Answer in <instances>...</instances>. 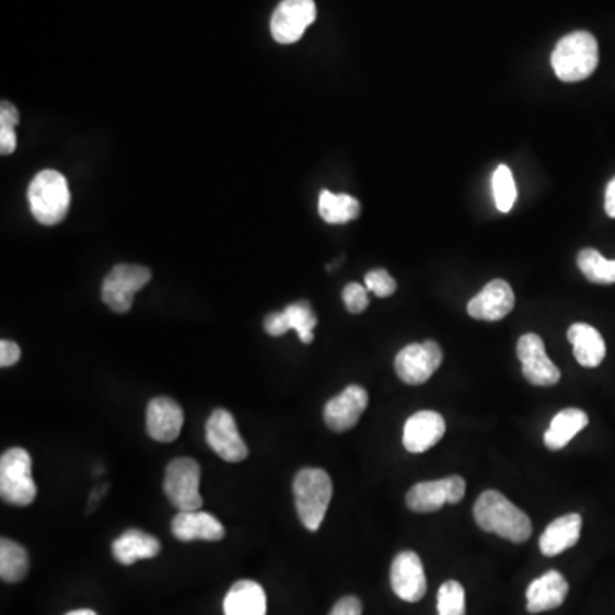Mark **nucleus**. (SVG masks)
Listing matches in <instances>:
<instances>
[{"label": "nucleus", "instance_id": "0eeeda50", "mask_svg": "<svg viewBox=\"0 0 615 615\" xmlns=\"http://www.w3.org/2000/svg\"><path fill=\"white\" fill-rule=\"evenodd\" d=\"M164 492L178 511L202 508L200 496V465L194 459H176L170 462L164 475Z\"/></svg>", "mask_w": 615, "mask_h": 615}, {"label": "nucleus", "instance_id": "cd10ccee", "mask_svg": "<svg viewBox=\"0 0 615 615\" xmlns=\"http://www.w3.org/2000/svg\"><path fill=\"white\" fill-rule=\"evenodd\" d=\"M286 318H288L289 328L300 335L301 343H313V328L316 327L315 313L308 301H298V303L289 304L285 310Z\"/></svg>", "mask_w": 615, "mask_h": 615}, {"label": "nucleus", "instance_id": "ddd939ff", "mask_svg": "<svg viewBox=\"0 0 615 615\" xmlns=\"http://www.w3.org/2000/svg\"><path fill=\"white\" fill-rule=\"evenodd\" d=\"M390 583L398 599L409 602V604L419 602L428 590L421 557L413 550H404L398 554L390 569Z\"/></svg>", "mask_w": 615, "mask_h": 615}, {"label": "nucleus", "instance_id": "dca6fc26", "mask_svg": "<svg viewBox=\"0 0 615 615\" xmlns=\"http://www.w3.org/2000/svg\"><path fill=\"white\" fill-rule=\"evenodd\" d=\"M146 428L149 437L160 443H172L184 428V410L170 397L152 398L148 405Z\"/></svg>", "mask_w": 615, "mask_h": 615}, {"label": "nucleus", "instance_id": "9b49d317", "mask_svg": "<svg viewBox=\"0 0 615 615\" xmlns=\"http://www.w3.org/2000/svg\"><path fill=\"white\" fill-rule=\"evenodd\" d=\"M207 443L212 452L218 453L224 462L240 464L248 456V446L237 432L233 414L227 409H216L206 425Z\"/></svg>", "mask_w": 615, "mask_h": 615}, {"label": "nucleus", "instance_id": "7c9ffc66", "mask_svg": "<svg viewBox=\"0 0 615 615\" xmlns=\"http://www.w3.org/2000/svg\"><path fill=\"white\" fill-rule=\"evenodd\" d=\"M364 285H367L368 291L373 292L379 298L392 297L397 291V282H395L394 277L383 269L368 272L364 277Z\"/></svg>", "mask_w": 615, "mask_h": 615}, {"label": "nucleus", "instance_id": "2f4dec72", "mask_svg": "<svg viewBox=\"0 0 615 615\" xmlns=\"http://www.w3.org/2000/svg\"><path fill=\"white\" fill-rule=\"evenodd\" d=\"M343 298L347 312L352 313V315L364 312L368 304H370L367 286L358 285V282L347 285L346 288H344Z\"/></svg>", "mask_w": 615, "mask_h": 615}, {"label": "nucleus", "instance_id": "4468645a", "mask_svg": "<svg viewBox=\"0 0 615 615\" xmlns=\"http://www.w3.org/2000/svg\"><path fill=\"white\" fill-rule=\"evenodd\" d=\"M367 407V390L359 385H349L343 394L327 402L324 409V419L332 431H349L358 425Z\"/></svg>", "mask_w": 615, "mask_h": 615}, {"label": "nucleus", "instance_id": "b1692460", "mask_svg": "<svg viewBox=\"0 0 615 615\" xmlns=\"http://www.w3.org/2000/svg\"><path fill=\"white\" fill-rule=\"evenodd\" d=\"M589 426V416L580 409H565L554 417L550 428L545 431L544 443L547 449L557 452Z\"/></svg>", "mask_w": 615, "mask_h": 615}, {"label": "nucleus", "instance_id": "e433bc0d", "mask_svg": "<svg viewBox=\"0 0 615 615\" xmlns=\"http://www.w3.org/2000/svg\"><path fill=\"white\" fill-rule=\"evenodd\" d=\"M20 124V114L14 105L11 103L2 102V108H0V125H11V127H16Z\"/></svg>", "mask_w": 615, "mask_h": 615}, {"label": "nucleus", "instance_id": "2eb2a0df", "mask_svg": "<svg viewBox=\"0 0 615 615\" xmlns=\"http://www.w3.org/2000/svg\"><path fill=\"white\" fill-rule=\"evenodd\" d=\"M514 308V292L507 281L496 279L484 286L477 297L468 301L467 312L472 318L498 322L510 315Z\"/></svg>", "mask_w": 615, "mask_h": 615}, {"label": "nucleus", "instance_id": "412c9836", "mask_svg": "<svg viewBox=\"0 0 615 615\" xmlns=\"http://www.w3.org/2000/svg\"><path fill=\"white\" fill-rule=\"evenodd\" d=\"M114 557L120 565L132 566L142 559L160 556L161 544L156 537L146 534L142 530H127L112 545Z\"/></svg>", "mask_w": 615, "mask_h": 615}, {"label": "nucleus", "instance_id": "20e7f679", "mask_svg": "<svg viewBox=\"0 0 615 615\" xmlns=\"http://www.w3.org/2000/svg\"><path fill=\"white\" fill-rule=\"evenodd\" d=\"M30 209L33 218L45 227H54L63 221L71 206V192L66 176L54 170H45L33 178L30 190Z\"/></svg>", "mask_w": 615, "mask_h": 615}, {"label": "nucleus", "instance_id": "aec40b11", "mask_svg": "<svg viewBox=\"0 0 615 615\" xmlns=\"http://www.w3.org/2000/svg\"><path fill=\"white\" fill-rule=\"evenodd\" d=\"M222 611L224 615H267V595L257 581H237L224 596Z\"/></svg>", "mask_w": 615, "mask_h": 615}, {"label": "nucleus", "instance_id": "f3484780", "mask_svg": "<svg viewBox=\"0 0 615 615\" xmlns=\"http://www.w3.org/2000/svg\"><path fill=\"white\" fill-rule=\"evenodd\" d=\"M446 431L441 414L421 410L407 419L404 426V446L410 453H425L440 443Z\"/></svg>", "mask_w": 615, "mask_h": 615}, {"label": "nucleus", "instance_id": "f03ea898", "mask_svg": "<svg viewBox=\"0 0 615 615\" xmlns=\"http://www.w3.org/2000/svg\"><path fill=\"white\" fill-rule=\"evenodd\" d=\"M554 72L562 82L590 78L599 66V44L589 32H575L559 39L550 57Z\"/></svg>", "mask_w": 615, "mask_h": 615}, {"label": "nucleus", "instance_id": "6e6552de", "mask_svg": "<svg viewBox=\"0 0 615 615\" xmlns=\"http://www.w3.org/2000/svg\"><path fill=\"white\" fill-rule=\"evenodd\" d=\"M443 361V351L434 340L405 346L395 358L398 379L407 385H422L428 382Z\"/></svg>", "mask_w": 615, "mask_h": 615}, {"label": "nucleus", "instance_id": "5701e85b", "mask_svg": "<svg viewBox=\"0 0 615 615\" xmlns=\"http://www.w3.org/2000/svg\"><path fill=\"white\" fill-rule=\"evenodd\" d=\"M581 534V517L577 513L565 514L554 520L542 534L541 550L544 556L554 557L577 545Z\"/></svg>", "mask_w": 615, "mask_h": 615}, {"label": "nucleus", "instance_id": "c756f323", "mask_svg": "<svg viewBox=\"0 0 615 615\" xmlns=\"http://www.w3.org/2000/svg\"><path fill=\"white\" fill-rule=\"evenodd\" d=\"M438 615H465V590L459 581H446L438 592Z\"/></svg>", "mask_w": 615, "mask_h": 615}, {"label": "nucleus", "instance_id": "39448f33", "mask_svg": "<svg viewBox=\"0 0 615 615\" xmlns=\"http://www.w3.org/2000/svg\"><path fill=\"white\" fill-rule=\"evenodd\" d=\"M32 456L24 449H11L0 459V496L12 507H30L36 499Z\"/></svg>", "mask_w": 615, "mask_h": 615}, {"label": "nucleus", "instance_id": "bb28decb", "mask_svg": "<svg viewBox=\"0 0 615 615\" xmlns=\"http://www.w3.org/2000/svg\"><path fill=\"white\" fill-rule=\"evenodd\" d=\"M578 267L593 285H615V260H607L596 250H581Z\"/></svg>", "mask_w": 615, "mask_h": 615}, {"label": "nucleus", "instance_id": "c9c22d12", "mask_svg": "<svg viewBox=\"0 0 615 615\" xmlns=\"http://www.w3.org/2000/svg\"><path fill=\"white\" fill-rule=\"evenodd\" d=\"M16 127H11V125H0V152L2 154H12L18 146L16 132H14Z\"/></svg>", "mask_w": 615, "mask_h": 615}, {"label": "nucleus", "instance_id": "1a4fd4ad", "mask_svg": "<svg viewBox=\"0 0 615 615\" xmlns=\"http://www.w3.org/2000/svg\"><path fill=\"white\" fill-rule=\"evenodd\" d=\"M465 489L467 484L464 477L452 475L446 479L416 484L405 496V502L416 513H432L441 510L444 504H456L462 501Z\"/></svg>", "mask_w": 615, "mask_h": 615}, {"label": "nucleus", "instance_id": "7ed1b4c3", "mask_svg": "<svg viewBox=\"0 0 615 615\" xmlns=\"http://www.w3.org/2000/svg\"><path fill=\"white\" fill-rule=\"evenodd\" d=\"M292 492L301 523L310 532H316L324 523L334 492L330 475L322 468H301L292 483Z\"/></svg>", "mask_w": 615, "mask_h": 615}, {"label": "nucleus", "instance_id": "f704fd0d", "mask_svg": "<svg viewBox=\"0 0 615 615\" xmlns=\"http://www.w3.org/2000/svg\"><path fill=\"white\" fill-rule=\"evenodd\" d=\"M362 604L356 596H344L332 608L328 615H361Z\"/></svg>", "mask_w": 615, "mask_h": 615}, {"label": "nucleus", "instance_id": "473e14b6", "mask_svg": "<svg viewBox=\"0 0 615 615\" xmlns=\"http://www.w3.org/2000/svg\"><path fill=\"white\" fill-rule=\"evenodd\" d=\"M265 332L267 334L272 335V337H281L285 335L286 332L291 330L289 328L288 318H286V313H270L265 318Z\"/></svg>", "mask_w": 615, "mask_h": 615}, {"label": "nucleus", "instance_id": "4c0bfd02", "mask_svg": "<svg viewBox=\"0 0 615 615\" xmlns=\"http://www.w3.org/2000/svg\"><path fill=\"white\" fill-rule=\"evenodd\" d=\"M605 212H607L608 218H615V176L605 190Z\"/></svg>", "mask_w": 615, "mask_h": 615}, {"label": "nucleus", "instance_id": "393cba45", "mask_svg": "<svg viewBox=\"0 0 615 615\" xmlns=\"http://www.w3.org/2000/svg\"><path fill=\"white\" fill-rule=\"evenodd\" d=\"M318 212L328 224H346V222L355 221L361 214V204L352 195L322 190Z\"/></svg>", "mask_w": 615, "mask_h": 615}, {"label": "nucleus", "instance_id": "f257e3e1", "mask_svg": "<svg viewBox=\"0 0 615 615\" xmlns=\"http://www.w3.org/2000/svg\"><path fill=\"white\" fill-rule=\"evenodd\" d=\"M475 523L489 534L499 535L514 544H523L532 535L529 514L498 491H486L475 501Z\"/></svg>", "mask_w": 615, "mask_h": 615}, {"label": "nucleus", "instance_id": "a878e982", "mask_svg": "<svg viewBox=\"0 0 615 615\" xmlns=\"http://www.w3.org/2000/svg\"><path fill=\"white\" fill-rule=\"evenodd\" d=\"M30 571V557L26 549L11 538L0 541V578L5 583H18Z\"/></svg>", "mask_w": 615, "mask_h": 615}, {"label": "nucleus", "instance_id": "c85d7f7f", "mask_svg": "<svg viewBox=\"0 0 615 615\" xmlns=\"http://www.w3.org/2000/svg\"><path fill=\"white\" fill-rule=\"evenodd\" d=\"M492 194H495L496 207L501 212H510L517 200V184H514L513 173L510 167L498 166L492 175Z\"/></svg>", "mask_w": 615, "mask_h": 615}, {"label": "nucleus", "instance_id": "9d476101", "mask_svg": "<svg viewBox=\"0 0 615 615\" xmlns=\"http://www.w3.org/2000/svg\"><path fill=\"white\" fill-rule=\"evenodd\" d=\"M315 20L316 5L313 0H282L270 20V33L277 44H297Z\"/></svg>", "mask_w": 615, "mask_h": 615}, {"label": "nucleus", "instance_id": "423d86ee", "mask_svg": "<svg viewBox=\"0 0 615 615\" xmlns=\"http://www.w3.org/2000/svg\"><path fill=\"white\" fill-rule=\"evenodd\" d=\"M151 270L142 265L120 264L115 265L112 272L106 276L102 286L103 303L112 312H130L134 304V297L151 281Z\"/></svg>", "mask_w": 615, "mask_h": 615}, {"label": "nucleus", "instance_id": "58836bf2", "mask_svg": "<svg viewBox=\"0 0 615 615\" xmlns=\"http://www.w3.org/2000/svg\"><path fill=\"white\" fill-rule=\"evenodd\" d=\"M66 615H97L96 612L91 611V608H79V611L69 612Z\"/></svg>", "mask_w": 615, "mask_h": 615}, {"label": "nucleus", "instance_id": "4be33fe9", "mask_svg": "<svg viewBox=\"0 0 615 615\" xmlns=\"http://www.w3.org/2000/svg\"><path fill=\"white\" fill-rule=\"evenodd\" d=\"M569 343L572 344L575 358L584 368H596L605 359V340L596 328L587 324H575L568 330Z\"/></svg>", "mask_w": 615, "mask_h": 615}, {"label": "nucleus", "instance_id": "f8f14e48", "mask_svg": "<svg viewBox=\"0 0 615 615\" xmlns=\"http://www.w3.org/2000/svg\"><path fill=\"white\" fill-rule=\"evenodd\" d=\"M517 355L522 361L523 376L535 386H554L561 380V371L545 352V344L537 334L520 337Z\"/></svg>", "mask_w": 615, "mask_h": 615}, {"label": "nucleus", "instance_id": "6ab92c4d", "mask_svg": "<svg viewBox=\"0 0 615 615\" xmlns=\"http://www.w3.org/2000/svg\"><path fill=\"white\" fill-rule=\"evenodd\" d=\"M568 592L569 584L561 572H545L526 589V611L530 614H541L561 607Z\"/></svg>", "mask_w": 615, "mask_h": 615}, {"label": "nucleus", "instance_id": "a211bd4d", "mask_svg": "<svg viewBox=\"0 0 615 615\" xmlns=\"http://www.w3.org/2000/svg\"><path fill=\"white\" fill-rule=\"evenodd\" d=\"M172 532L178 541H221L227 530L216 517L206 511H178L172 522Z\"/></svg>", "mask_w": 615, "mask_h": 615}, {"label": "nucleus", "instance_id": "72a5a7b5", "mask_svg": "<svg viewBox=\"0 0 615 615\" xmlns=\"http://www.w3.org/2000/svg\"><path fill=\"white\" fill-rule=\"evenodd\" d=\"M20 359L21 349L16 343H12V340H2V343H0V367H14Z\"/></svg>", "mask_w": 615, "mask_h": 615}]
</instances>
